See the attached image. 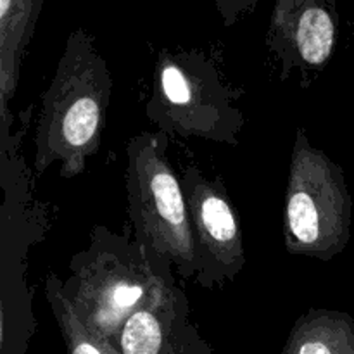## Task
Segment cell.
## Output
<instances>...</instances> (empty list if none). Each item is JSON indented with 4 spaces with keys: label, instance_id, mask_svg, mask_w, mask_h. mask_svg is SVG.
Wrapping results in <instances>:
<instances>
[{
    "label": "cell",
    "instance_id": "8992f818",
    "mask_svg": "<svg viewBox=\"0 0 354 354\" xmlns=\"http://www.w3.org/2000/svg\"><path fill=\"white\" fill-rule=\"evenodd\" d=\"M180 183L199 259L196 282L203 289L234 282L245 266V251L241 218L227 187L207 178L197 166H187Z\"/></svg>",
    "mask_w": 354,
    "mask_h": 354
},
{
    "label": "cell",
    "instance_id": "ba28073f",
    "mask_svg": "<svg viewBox=\"0 0 354 354\" xmlns=\"http://www.w3.org/2000/svg\"><path fill=\"white\" fill-rule=\"evenodd\" d=\"M189 324V299L173 273L154 296L121 325L113 346L120 354H176V339Z\"/></svg>",
    "mask_w": 354,
    "mask_h": 354
},
{
    "label": "cell",
    "instance_id": "9c48e42d",
    "mask_svg": "<svg viewBox=\"0 0 354 354\" xmlns=\"http://www.w3.org/2000/svg\"><path fill=\"white\" fill-rule=\"evenodd\" d=\"M44 0H0V97L6 121L7 102L19 83L21 59L33 37Z\"/></svg>",
    "mask_w": 354,
    "mask_h": 354
},
{
    "label": "cell",
    "instance_id": "4fadbf2b",
    "mask_svg": "<svg viewBox=\"0 0 354 354\" xmlns=\"http://www.w3.org/2000/svg\"><path fill=\"white\" fill-rule=\"evenodd\" d=\"M256 3L258 0H214V6L225 26H234L242 16L254 10Z\"/></svg>",
    "mask_w": 354,
    "mask_h": 354
},
{
    "label": "cell",
    "instance_id": "3957f363",
    "mask_svg": "<svg viewBox=\"0 0 354 354\" xmlns=\"http://www.w3.org/2000/svg\"><path fill=\"white\" fill-rule=\"evenodd\" d=\"M128 213L135 241L156 259L197 279L199 259L185 194L168 158V133L142 131L127 147Z\"/></svg>",
    "mask_w": 354,
    "mask_h": 354
},
{
    "label": "cell",
    "instance_id": "8fae6325",
    "mask_svg": "<svg viewBox=\"0 0 354 354\" xmlns=\"http://www.w3.org/2000/svg\"><path fill=\"white\" fill-rule=\"evenodd\" d=\"M45 296L66 342L68 354H120L109 341L83 324L62 290V280L54 273L45 280Z\"/></svg>",
    "mask_w": 354,
    "mask_h": 354
},
{
    "label": "cell",
    "instance_id": "30bf717a",
    "mask_svg": "<svg viewBox=\"0 0 354 354\" xmlns=\"http://www.w3.org/2000/svg\"><path fill=\"white\" fill-rule=\"evenodd\" d=\"M282 354H354V318L313 308L296 322Z\"/></svg>",
    "mask_w": 354,
    "mask_h": 354
},
{
    "label": "cell",
    "instance_id": "7c38bea8",
    "mask_svg": "<svg viewBox=\"0 0 354 354\" xmlns=\"http://www.w3.org/2000/svg\"><path fill=\"white\" fill-rule=\"evenodd\" d=\"M176 354H214L192 324H187L176 339Z\"/></svg>",
    "mask_w": 354,
    "mask_h": 354
},
{
    "label": "cell",
    "instance_id": "7a4b0ae2",
    "mask_svg": "<svg viewBox=\"0 0 354 354\" xmlns=\"http://www.w3.org/2000/svg\"><path fill=\"white\" fill-rule=\"evenodd\" d=\"M171 273V265L156 259L127 234L97 225L88 248L69 261L62 290L83 324L113 344L127 318Z\"/></svg>",
    "mask_w": 354,
    "mask_h": 354
},
{
    "label": "cell",
    "instance_id": "52a82bcc",
    "mask_svg": "<svg viewBox=\"0 0 354 354\" xmlns=\"http://www.w3.org/2000/svg\"><path fill=\"white\" fill-rule=\"evenodd\" d=\"M337 44L335 0H275L266 45L282 66V80L299 71L303 86L324 71Z\"/></svg>",
    "mask_w": 354,
    "mask_h": 354
},
{
    "label": "cell",
    "instance_id": "5b68a950",
    "mask_svg": "<svg viewBox=\"0 0 354 354\" xmlns=\"http://www.w3.org/2000/svg\"><path fill=\"white\" fill-rule=\"evenodd\" d=\"M353 201L344 171L299 127L290 154L283 242L289 254L330 261L351 239Z\"/></svg>",
    "mask_w": 354,
    "mask_h": 354
},
{
    "label": "cell",
    "instance_id": "6da1fadb",
    "mask_svg": "<svg viewBox=\"0 0 354 354\" xmlns=\"http://www.w3.org/2000/svg\"><path fill=\"white\" fill-rule=\"evenodd\" d=\"M113 93L106 59L85 30L69 35L50 85L41 97L35 133L38 175L59 162L62 178H75L97 154Z\"/></svg>",
    "mask_w": 354,
    "mask_h": 354
},
{
    "label": "cell",
    "instance_id": "277c9868",
    "mask_svg": "<svg viewBox=\"0 0 354 354\" xmlns=\"http://www.w3.org/2000/svg\"><path fill=\"white\" fill-rule=\"evenodd\" d=\"M237 99L203 52L162 50L145 113L168 135L235 145L245 123Z\"/></svg>",
    "mask_w": 354,
    "mask_h": 354
}]
</instances>
